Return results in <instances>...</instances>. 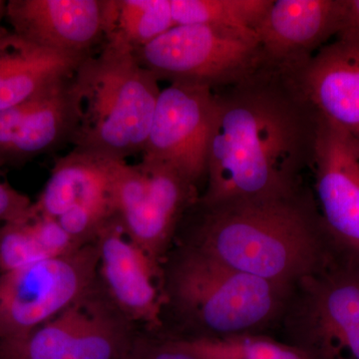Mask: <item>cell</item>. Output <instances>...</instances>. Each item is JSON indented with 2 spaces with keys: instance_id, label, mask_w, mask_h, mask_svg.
Listing matches in <instances>:
<instances>
[{
  "instance_id": "6da1fadb",
  "label": "cell",
  "mask_w": 359,
  "mask_h": 359,
  "mask_svg": "<svg viewBox=\"0 0 359 359\" xmlns=\"http://www.w3.org/2000/svg\"><path fill=\"white\" fill-rule=\"evenodd\" d=\"M304 65L266 59L249 76L212 91L200 204L278 197L304 186L302 175L313 166L321 119L302 86Z\"/></svg>"
},
{
  "instance_id": "7a4b0ae2",
  "label": "cell",
  "mask_w": 359,
  "mask_h": 359,
  "mask_svg": "<svg viewBox=\"0 0 359 359\" xmlns=\"http://www.w3.org/2000/svg\"><path fill=\"white\" fill-rule=\"evenodd\" d=\"M188 245L231 268L294 287L342 250L323 223L313 194L199 202L189 210Z\"/></svg>"
},
{
  "instance_id": "3957f363",
  "label": "cell",
  "mask_w": 359,
  "mask_h": 359,
  "mask_svg": "<svg viewBox=\"0 0 359 359\" xmlns=\"http://www.w3.org/2000/svg\"><path fill=\"white\" fill-rule=\"evenodd\" d=\"M79 122L73 149L117 161L142 154L161 93L134 52L105 42L74 74Z\"/></svg>"
},
{
  "instance_id": "277c9868",
  "label": "cell",
  "mask_w": 359,
  "mask_h": 359,
  "mask_svg": "<svg viewBox=\"0 0 359 359\" xmlns=\"http://www.w3.org/2000/svg\"><path fill=\"white\" fill-rule=\"evenodd\" d=\"M167 304L193 337L257 334L280 323L292 287L238 271L186 245L164 275Z\"/></svg>"
},
{
  "instance_id": "5b68a950",
  "label": "cell",
  "mask_w": 359,
  "mask_h": 359,
  "mask_svg": "<svg viewBox=\"0 0 359 359\" xmlns=\"http://www.w3.org/2000/svg\"><path fill=\"white\" fill-rule=\"evenodd\" d=\"M280 323L309 359H359L358 257L339 252L295 283Z\"/></svg>"
},
{
  "instance_id": "8992f818",
  "label": "cell",
  "mask_w": 359,
  "mask_h": 359,
  "mask_svg": "<svg viewBox=\"0 0 359 359\" xmlns=\"http://www.w3.org/2000/svg\"><path fill=\"white\" fill-rule=\"evenodd\" d=\"M159 81L214 90L249 76L266 60L257 34L209 25H176L134 52Z\"/></svg>"
},
{
  "instance_id": "52a82bcc",
  "label": "cell",
  "mask_w": 359,
  "mask_h": 359,
  "mask_svg": "<svg viewBox=\"0 0 359 359\" xmlns=\"http://www.w3.org/2000/svg\"><path fill=\"white\" fill-rule=\"evenodd\" d=\"M96 245L0 273V342L25 346L37 328L95 287Z\"/></svg>"
},
{
  "instance_id": "ba28073f",
  "label": "cell",
  "mask_w": 359,
  "mask_h": 359,
  "mask_svg": "<svg viewBox=\"0 0 359 359\" xmlns=\"http://www.w3.org/2000/svg\"><path fill=\"white\" fill-rule=\"evenodd\" d=\"M114 197L117 219L127 237L162 268L177 231L200 195L197 186L170 168L119 161Z\"/></svg>"
},
{
  "instance_id": "9c48e42d",
  "label": "cell",
  "mask_w": 359,
  "mask_h": 359,
  "mask_svg": "<svg viewBox=\"0 0 359 359\" xmlns=\"http://www.w3.org/2000/svg\"><path fill=\"white\" fill-rule=\"evenodd\" d=\"M118 162L72 149L54 163L32 211L55 219L80 245L92 244L104 226L117 218Z\"/></svg>"
},
{
  "instance_id": "30bf717a",
  "label": "cell",
  "mask_w": 359,
  "mask_h": 359,
  "mask_svg": "<svg viewBox=\"0 0 359 359\" xmlns=\"http://www.w3.org/2000/svg\"><path fill=\"white\" fill-rule=\"evenodd\" d=\"M214 92L207 87L161 90L141 162L170 168L197 187L205 182Z\"/></svg>"
},
{
  "instance_id": "8fae6325",
  "label": "cell",
  "mask_w": 359,
  "mask_h": 359,
  "mask_svg": "<svg viewBox=\"0 0 359 359\" xmlns=\"http://www.w3.org/2000/svg\"><path fill=\"white\" fill-rule=\"evenodd\" d=\"M137 337L132 323L95 287L33 332L25 359H125Z\"/></svg>"
},
{
  "instance_id": "7c38bea8",
  "label": "cell",
  "mask_w": 359,
  "mask_h": 359,
  "mask_svg": "<svg viewBox=\"0 0 359 359\" xmlns=\"http://www.w3.org/2000/svg\"><path fill=\"white\" fill-rule=\"evenodd\" d=\"M94 244L105 295L130 321L159 330L167 304L163 269L132 242L117 218L104 226Z\"/></svg>"
},
{
  "instance_id": "4fadbf2b",
  "label": "cell",
  "mask_w": 359,
  "mask_h": 359,
  "mask_svg": "<svg viewBox=\"0 0 359 359\" xmlns=\"http://www.w3.org/2000/svg\"><path fill=\"white\" fill-rule=\"evenodd\" d=\"M316 205L332 240L359 259V147L321 117L313 166Z\"/></svg>"
},
{
  "instance_id": "5bb4252c",
  "label": "cell",
  "mask_w": 359,
  "mask_h": 359,
  "mask_svg": "<svg viewBox=\"0 0 359 359\" xmlns=\"http://www.w3.org/2000/svg\"><path fill=\"white\" fill-rule=\"evenodd\" d=\"M74 74L0 110V160L4 165L27 162L72 143L80 115Z\"/></svg>"
},
{
  "instance_id": "9a60e30c",
  "label": "cell",
  "mask_w": 359,
  "mask_h": 359,
  "mask_svg": "<svg viewBox=\"0 0 359 359\" xmlns=\"http://www.w3.org/2000/svg\"><path fill=\"white\" fill-rule=\"evenodd\" d=\"M108 0H9L13 32L48 50L87 58L105 42Z\"/></svg>"
},
{
  "instance_id": "2e32d148",
  "label": "cell",
  "mask_w": 359,
  "mask_h": 359,
  "mask_svg": "<svg viewBox=\"0 0 359 359\" xmlns=\"http://www.w3.org/2000/svg\"><path fill=\"white\" fill-rule=\"evenodd\" d=\"M346 0H273L256 29L264 57L278 65H304L337 36Z\"/></svg>"
},
{
  "instance_id": "e0dca14e",
  "label": "cell",
  "mask_w": 359,
  "mask_h": 359,
  "mask_svg": "<svg viewBox=\"0 0 359 359\" xmlns=\"http://www.w3.org/2000/svg\"><path fill=\"white\" fill-rule=\"evenodd\" d=\"M301 79L321 117L359 147V41L337 39L321 47L301 68Z\"/></svg>"
},
{
  "instance_id": "ac0fdd59",
  "label": "cell",
  "mask_w": 359,
  "mask_h": 359,
  "mask_svg": "<svg viewBox=\"0 0 359 359\" xmlns=\"http://www.w3.org/2000/svg\"><path fill=\"white\" fill-rule=\"evenodd\" d=\"M86 58L66 55L0 33V110L18 105L42 90L72 76Z\"/></svg>"
},
{
  "instance_id": "d6986e66",
  "label": "cell",
  "mask_w": 359,
  "mask_h": 359,
  "mask_svg": "<svg viewBox=\"0 0 359 359\" xmlns=\"http://www.w3.org/2000/svg\"><path fill=\"white\" fill-rule=\"evenodd\" d=\"M174 26L170 0H108V43L135 52Z\"/></svg>"
},
{
  "instance_id": "ffe728a7",
  "label": "cell",
  "mask_w": 359,
  "mask_h": 359,
  "mask_svg": "<svg viewBox=\"0 0 359 359\" xmlns=\"http://www.w3.org/2000/svg\"><path fill=\"white\" fill-rule=\"evenodd\" d=\"M273 0H170L176 25H209L257 34Z\"/></svg>"
},
{
  "instance_id": "44dd1931",
  "label": "cell",
  "mask_w": 359,
  "mask_h": 359,
  "mask_svg": "<svg viewBox=\"0 0 359 359\" xmlns=\"http://www.w3.org/2000/svg\"><path fill=\"white\" fill-rule=\"evenodd\" d=\"M178 340L200 359H309L292 344L259 334Z\"/></svg>"
},
{
  "instance_id": "7402d4cb",
  "label": "cell",
  "mask_w": 359,
  "mask_h": 359,
  "mask_svg": "<svg viewBox=\"0 0 359 359\" xmlns=\"http://www.w3.org/2000/svg\"><path fill=\"white\" fill-rule=\"evenodd\" d=\"M32 214L25 221L0 224V273L50 259Z\"/></svg>"
},
{
  "instance_id": "603a6c76",
  "label": "cell",
  "mask_w": 359,
  "mask_h": 359,
  "mask_svg": "<svg viewBox=\"0 0 359 359\" xmlns=\"http://www.w3.org/2000/svg\"><path fill=\"white\" fill-rule=\"evenodd\" d=\"M125 359H200L178 339L155 340L137 337Z\"/></svg>"
},
{
  "instance_id": "cb8c5ba5",
  "label": "cell",
  "mask_w": 359,
  "mask_h": 359,
  "mask_svg": "<svg viewBox=\"0 0 359 359\" xmlns=\"http://www.w3.org/2000/svg\"><path fill=\"white\" fill-rule=\"evenodd\" d=\"M4 166L0 160V171ZM33 202L25 194L0 181V224L25 221L30 216Z\"/></svg>"
},
{
  "instance_id": "d4e9b609",
  "label": "cell",
  "mask_w": 359,
  "mask_h": 359,
  "mask_svg": "<svg viewBox=\"0 0 359 359\" xmlns=\"http://www.w3.org/2000/svg\"><path fill=\"white\" fill-rule=\"evenodd\" d=\"M337 37L359 41V0H346L344 22Z\"/></svg>"
},
{
  "instance_id": "484cf974",
  "label": "cell",
  "mask_w": 359,
  "mask_h": 359,
  "mask_svg": "<svg viewBox=\"0 0 359 359\" xmlns=\"http://www.w3.org/2000/svg\"><path fill=\"white\" fill-rule=\"evenodd\" d=\"M6 353L2 359H25L23 346L18 344H6Z\"/></svg>"
},
{
  "instance_id": "4316f807",
  "label": "cell",
  "mask_w": 359,
  "mask_h": 359,
  "mask_svg": "<svg viewBox=\"0 0 359 359\" xmlns=\"http://www.w3.org/2000/svg\"><path fill=\"white\" fill-rule=\"evenodd\" d=\"M4 11H6V2L1 1V0H0V18H1L2 13H4ZM2 30L4 29L0 28V33L2 32Z\"/></svg>"
},
{
  "instance_id": "83f0119b",
  "label": "cell",
  "mask_w": 359,
  "mask_h": 359,
  "mask_svg": "<svg viewBox=\"0 0 359 359\" xmlns=\"http://www.w3.org/2000/svg\"><path fill=\"white\" fill-rule=\"evenodd\" d=\"M6 344L0 342V359L4 358V353H6Z\"/></svg>"
}]
</instances>
